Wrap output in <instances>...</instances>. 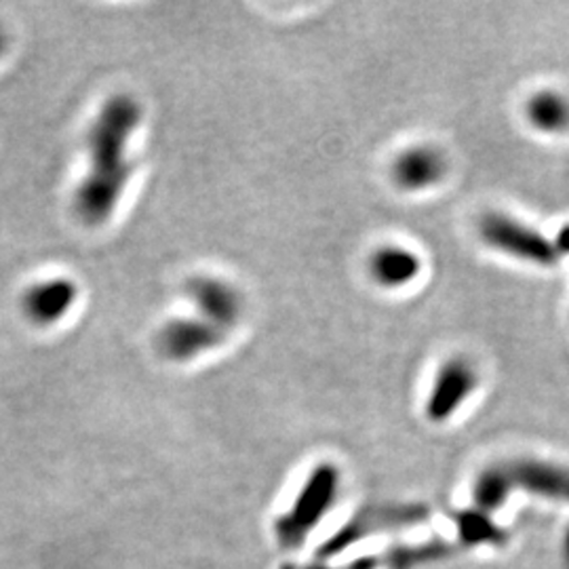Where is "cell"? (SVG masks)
Segmentation results:
<instances>
[{
	"label": "cell",
	"instance_id": "obj_1",
	"mask_svg": "<svg viewBox=\"0 0 569 569\" xmlns=\"http://www.w3.org/2000/svg\"><path fill=\"white\" fill-rule=\"evenodd\" d=\"M142 117V106L129 93L110 96L98 110L87 133V173L72 197V209L82 226L108 224L119 209L136 171L129 159V143Z\"/></svg>",
	"mask_w": 569,
	"mask_h": 569
},
{
	"label": "cell",
	"instance_id": "obj_2",
	"mask_svg": "<svg viewBox=\"0 0 569 569\" xmlns=\"http://www.w3.org/2000/svg\"><path fill=\"white\" fill-rule=\"evenodd\" d=\"M479 234L493 249L507 251L510 256L533 264L552 266L559 258L557 247L540 232H533L528 226L517 224L500 213L486 216L479 224Z\"/></svg>",
	"mask_w": 569,
	"mask_h": 569
},
{
	"label": "cell",
	"instance_id": "obj_3",
	"mask_svg": "<svg viewBox=\"0 0 569 569\" xmlns=\"http://www.w3.org/2000/svg\"><path fill=\"white\" fill-rule=\"evenodd\" d=\"M226 331L201 317H178L167 321L157 336V348L167 361L190 363L204 352L224 345Z\"/></svg>",
	"mask_w": 569,
	"mask_h": 569
},
{
	"label": "cell",
	"instance_id": "obj_4",
	"mask_svg": "<svg viewBox=\"0 0 569 569\" xmlns=\"http://www.w3.org/2000/svg\"><path fill=\"white\" fill-rule=\"evenodd\" d=\"M186 296L197 308V317L211 326L228 329L237 326L243 317L244 302L241 291L226 279L213 274H197L188 279Z\"/></svg>",
	"mask_w": 569,
	"mask_h": 569
},
{
	"label": "cell",
	"instance_id": "obj_5",
	"mask_svg": "<svg viewBox=\"0 0 569 569\" xmlns=\"http://www.w3.org/2000/svg\"><path fill=\"white\" fill-rule=\"evenodd\" d=\"M79 293V284L68 277L42 279L23 291L21 310L32 326H58L77 305Z\"/></svg>",
	"mask_w": 569,
	"mask_h": 569
},
{
	"label": "cell",
	"instance_id": "obj_6",
	"mask_svg": "<svg viewBox=\"0 0 569 569\" xmlns=\"http://www.w3.org/2000/svg\"><path fill=\"white\" fill-rule=\"evenodd\" d=\"M477 385V376L467 361L456 359L441 369L428 397L427 413L432 422H443L458 411Z\"/></svg>",
	"mask_w": 569,
	"mask_h": 569
},
{
	"label": "cell",
	"instance_id": "obj_7",
	"mask_svg": "<svg viewBox=\"0 0 569 569\" xmlns=\"http://www.w3.org/2000/svg\"><path fill=\"white\" fill-rule=\"evenodd\" d=\"M512 483L549 500H569L568 468L538 462V460H521L509 467Z\"/></svg>",
	"mask_w": 569,
	"mask_h": 569
},
{
	"label": "cell",
	"instance_id": "obj_8",
	"mask_svg": "<svg viewBox=\"0 0 569 569\" xmlns=\"http://www.w3.org/2000/svg\"><path fill=\"white\" fill-rule=\"evenodd\" d=\"M446 173V163L439 152L430 148H411L397 157L392 178L403 190H425L439 182Z\"/></svg>",
	"mask_w": 569,
	"mask_h": 569
},
{
	"label": "cell",
	"instance_id": "obj_9",
	"mask_svg": "<svg viewBox=\"0 0 569 569\" xmlns=\"http://www.w3.org/2000/svg\"><path fill=\"white\" fill-rule=\"evenodd\" d=\"M369 270L378 283L392 289L411 283L420 274V258L409 249L387 244L371 256Z\"/></svg>",
	"mask_w": 569,
	"mask_h": 569
},
{
	"label": "cell",
	"instance_id": "obj_10",
	"mask_svg": "<svg viewBox=\"0 0 569 569\" xmlns=\"http://www.w3.org/2000/svg\"><path fill=\"white\" fill-rule=\"evenodd\" d=\"M512 488H515V483H512L509 467L486 468L475 481V489H472L475 507L483 515L502 509L505 502L509 500Z\"/></svg>",
	"mask_w": 569,
	"mask_h": 569
},
{
	"label": "cell",
	"instance_id": "obj_11",
	"mask_svg": "<svg viewBox=\"0 0 569 569\" xmlns=\"http://www.w3.org/2000/svg\"><path fill=\"white\" fill-rule=\"evenodd\" d=\"M528 117L531 124L542 131H561L569 124V103L561 96L545 91L531 98Z\"/></svg>",
	"mask_w": 569,
	"mask_h": 569
},
{
	"label": "cell",
	"instance_id": "obj_12",
	"mask_svg": "<svg viewBox=\"0 0 569 569\" xmlns=\"http://www.w3.org/2000/svg\"><path fill=\"white\" fill-rule=\"evenodd\" d=\"M488 521L483 519V515H467L462 519V528H465V536L467 540H488L489 526Z\"/></svg>",
	"mask_w": 569,
	"mask_h": 569
},
{
	"label": "cell",
	"instance_id": "obj_13",
	"mask_svg": "<svg viewBox=\"0 0 569 569\" xmlns=\"http://www.w3.org/2000/svg\"><path fill=\"white\" fill-rule=\"evenodd\" d=\"M555 247H557L559 253H569V226H566V228L559 232Z\"/></svg>",
	"mask_w": 569,
	"mask_h": 569
},
{
	"label": "cell",
	"instance_id": "obj_14",
	"mask_svg": "<svg viewBox=\"0 0 569 569\" xmlns=\"http://www.w3.org/2000/svg\"><path fill=\"white\" fill-rule=\"evenodd\" d=\"M7 47H9V39H7V32L0 28V58L4 56V51H7Z\"/></svg>",
	"mask_w": 569,
	"mask_h": 569
}]
</instances>
